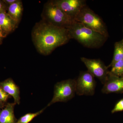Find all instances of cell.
I'll list each match as a JSON object with an SVG mask.
<instances>
[{"instance_id":"9c48e42d","label":"cell","mask_w":123,"mask_h":123,"mask_svg":"<svg viewBox=\"0 0 123 123\" xmlns=\"http://www.w3.org/2000/svg\"><path fill=\"white\" fill-rule=\"evenodd\" d=\"M103 93H123V77L117 76L109 72L107 80L102 89Z\"/></svg>"},{"instance_id":"9a60e30c","label":"cell","mask_w":123,"mask_h":123,"mask_svg":"<svg viewBox=\"0 0 123 123\" xmlns=\"http://www.w3.org/2000/svg\"><path fill=\"white\" fill-rule=\"evenodd\" d=\"M111 68V73L117 76L123 77V60L116 62Z\"/></svg>"},{"instance_id":"e0dca14e","label":"cell","mask_w":123,"mask_h":123,"mask_svg":"<svg viewBox=\"0 0 123 123\" xmlns=\"http://www.w3.org/2000/svg\"><path fill=\"white\" fill-rule=\"evenodd\" d=\"M123 111V98L118 101L115 105L114 107L111 111L112 114Z\"/></svg>"},{"instance_id":"5bb4252c","label":"cell","mask_w":123,"mask_h":123,"mask_svg":"<svg viewBox=\"0 0 123 123\" xmlns=\"http://www.w3.org/2000/svg\"><path fill=\"white\" fill-rule=\"evenodd\" d=\"M122 60H123V38L115 43L113 58L108 68H111L116 62Z\"/></svg>"},{"instance_id":"d6986e66","label":"cell","mask_w":123,"mask_h":123,"mask_svg":"<svg viewBox=\"0 0 123 123\" xmlns=\"http://www.w3.org/2000/svg\"><path fill=\"white\" fill-rule=\"evenodd\" d=\"M8 7L3 0H0V12H7Z\"/></svg>"},{"instance_id":"4fadbf2b","label":"cell","mask_w":123,"mask_h":123,"mask_svg":"<svg viewBox=\"0 0 123 123\" xmlns=\"http://www.w3.org/2000/svg\"><path fill=\"white\" fill-rule=\"evenodd\" d=\"M23 9L22 1L20 0H17L8 7L7 13L17 25L21 19Z\"/></svg>"},{"instance_id":"8fae6325","label":"cell","mask_w":123,"mask_h":123,"mask_svg":"<svg viewBox=\"0 0 123 123\" xmlns=\"http://www.w3.org/2000/svg\"><path fill=\"white\" fill-rule=\"evenodd\" d=\"M0 26L4 38L13 32L18 26L7 12L0 13Z\"/></svg>"},{"instance_id":"2e32d148","label":"cell","mask_w":123,"mask_h":123,"mask_svg":"<svg viewBox=\"0 0 123 123\" xmlns=\"http://www.w3.org/2000/svg\"><path fill=\"white\" fill-rule=\"evenodd\" d=\"M45 108L35 113H29L26 114L18 120L17 123H29L44 111Z\"/></svg>"},{"instance_id":"3957f363","label":"cell","mask_w":123,"mask_h":123,"mask_svg":"<svg viewBox=\"0 0 123 123\" xmlns=\"http://www.w3.org/2000/svg\"><path fill=\"white\" fill-rule=\"evenodd\" d=\"M42 16V20L50 24L66 28L75 21L51 1L44 5Z\"/></svg>"},{"instance_id":"44dd1931","label":"cell","mask_w":123,"mask_h":123,"mask_svg":"<svg viewBox=\"0 0 123 123\" xmlns=\"http://www.w3.org/2000/svg\"><path fill=\"white\" fill-rule=\"evenodd\" d=\"M6 104L5 103L0 99V108H3L5 106Z\"/></svg>"},{"instance_id":"52a82bcc","label":"cell","mask_w":123,"mask_h":123,"mask_svg":"<svg viewBox=\"0 0 123 123\" xmlns=\"http://www.w3.org/2000/svg\"><path fill=\"white\" fill-rule=\"evenodd\" d=\"M94 77L89 71L81 72L76 80V93L78 95H93L96 88Z\"/></svg>"},{"instance_id":"7402d4cb","label":"cell","mask_w":123,"mask_h":123,"mask_svg":"<svg viewBox=\"0 0 123 123\" xmlns=\"http://www.w3.org/2000/svg\"><path fill=\"white\" fill-rule=\"evenodd\" d=\"M0 37H1V38H4V35H3L2 30H1V28L0 26Z\"/></svg>"},{"instance_id":"7c38bea8","label":"cell","mask_w":123,"mask_h":123,"mask_svg":"<svg viewBox=\"0 0 123 123\" xmlns=\"http://www.w3.org/2000/svg\"><path fill=\"white\" fill-rule=\"evenodd\" d=\"M16 104L15 103H7L4 108L0 110V123H17L14 111Z\"/></svg>"},{"instance_id":"ba28073f","label":"cell","mask_w":123,"mask_h":123,"mask_svg":"<svg viewBox=\"0 0 123 123\" xmlns=\"http://www.w3.org/2000/svg\"><path fill=\"white\" fill-rule=\"evenodd\" d=\"M52 3L75 20L82 9L86 5L85 0H53Z\"/></svg>"},{"instance_id":"277c9868","label":"cell","mask_w":123,"mask_h":123,"mask_svg":"<svg viewBox=\"0 0 123 123\" xmlns=\"http://www.w3.org/2000/svg\"><path fill=\"white\" fill-rule=\"evenodd\" d=\"M75 20L107 37H109L107 28L103 20L87 5L82 9Z\"/></svg>"},{"instance_id":"ac0fdd59","label":"cell","mask_w":123,"mask_h":123,"mask_svg":"<svg viewBox=\"0 0 123 123\" xmlns=\"http://www.w3.org/2000/svg\"><path fill=\"white\" fill-rule=\"evenodd\" d=\"M11 97L10 95H9L4 91L0 86V99L5 103H7V100Z\"/></svg>"},{"instance_id":"8992f818","label":"cell","mask_w":123,"mask_h":123,"mask_svg":"<svg viewBox=\"0 0 123 123\" xmlns=\"http://www.w3.org/2000/svg\"><path fill=\"white\" fill-rule=\"evenodd\" d=\"M81 60L88 69V71L104 85L107 80L110 71L103 62L99 59H88L85 57H81Z\"/></svg>"},{"instance_id":"5b68a950","label":"cell","mask_w":123,"mask_h":123,"mask_svg":"<svg viewBox=\"0 0 123 123\" xmlns=\"http://www.w3.org/2000/svg\"><path fill=\"white\" fill-rule=\"evenodd\" d=\"M76 80L69 79L55 85L54 95L47 107L57 102H66L73 98L76 93Z\"/></svg>"},{"instance_id":"603a6c76","label":"cell","mask_w":123,"mask_h":123,"mask_svg":"<svg viewBox=\"0 0 123 123\" xmlns=\"http://www.w3.org/2000/svg\"><path fill=\"white\" fill-rule=\"evenodd\" d=\"M2 39H3V38H1V37H0V44L2 43Z\"/></svg>"},{"instance_id":"30bf717a","label":"cell","mask_w":123,"mask_h":123,"mask_svg":"<svg viewBox=\"0 0 123 123\" xmlns=\"http://www.w3.org/2000/svg\"><path fill=\"white\" fill-rule=\"evenodd\" d=\"M0 86L6 93L13 97L14 99V103L18 105L20 104V89L12 79L9 78L0 82Z\"/></svg>"},{"instance_id":"cb8c5ba5","label":"cell","mask_w":123,"mask_h":123,"mask_svg":"<svg viewBox=\"0 0 123 123\" xmlns=\"http://www.w3.org/2000/svg\"></svg>"},{"instance_id":"7a4b0ae2","label":"cell","mask_w":123,"mask_h":123,"mask_svg":"<svg viewBox=\"0 0 123 123\" xmlns=\"http://www.w3.org/2000/svg\"><path fill=\"white\" fill-rule=\"evenodd\" d=\"M70 39H74L89 48H99L106 41L107 37L75 21L67 28Z\"/></svg>"},{"instance_id":"ffe728a7","label":"cell","mask_w":123,"mask_h":123,"mask_svg":"<svg viewBox=\"0 0 123 123\" xmlns=\"http://www.w3.org/2000/svg\"><path fill=\"white\" fill-rule=\"evenodd\" d=\"M8 7L12 4L17 1V0H2Z\"/></svg>"},{"instance_id":"6da1fadb","label":"cell","mask_w":123,"mask_h":123,"mask_svg":"<svg viewBox=\"0 0 123 123\" xmlns=\"http://www.w3.org/2000/svg\"><path fill=\"white\" fill-rule=\"evenodd\" d=\"M32 37L37 50L45 55L70 39L67 28L56 26L43 20L33 28Z\"/></svg>"}]
</instances>
